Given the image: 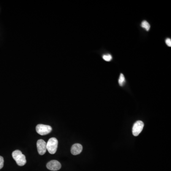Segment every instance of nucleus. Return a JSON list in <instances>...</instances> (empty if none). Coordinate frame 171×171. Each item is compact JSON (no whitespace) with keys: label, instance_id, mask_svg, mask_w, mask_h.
<instances>
[{"label":"nucleus","instance_id":"nucleus-1","mask_svg":"<svg viewBox=\"0 0 171 171\" xmlns=\"http://www.w3.org/2000/svg\"><path fill=\"white\" fill-rule=\"evenodd\" d=\"M12 156L18 166H22L26 164V157L20 150H17L12 152Z\"/></svg>","mask_w":171,"mask_h":171},{"label":"nucleus","instance_id":"nucleus-2","mask_svg":"<svg viewBox=\"0 0 171 171\" xmlns=\"http://www.w3.org/2000/svg\"><path fill=\"white\" fill-rule=\"evenodd\" d=\"M58 145V141L56 138L52 137L49 139L47 143L46 148L50 154L56 153Z\"/></svg>","mask_w":171,"mask_h":171},{"label":"nucleus","instance_id":"nucleus-3","mask_svg":"<svg viewBox=\"0 0 171 171\" xmlns=\"http://www.w3.org/2000/svg\"><path fill=\"white\" fill-rule=\"evenodd\" d=\"M37 133L41 136H45L52 132V128L48 125L39 124L36 128Z\"/></svg>","mask_w":171,"mask_h":171},{"label":"nucleus","instance_id":"nucleus-4","mask_svg":"<svg viewBox=\"0 0 171 171\" xmlns=\"http://www.w3.org/2000/svg\"><path fill=\"white\" fill-rule=\"evenodd\" d=\"M144 126V124L142 121H136L133 126V130H132L133 135L136 136H138L142 130Z\"/></svg>","mask_w":171,"mask_h":171},{"label":"nucleus","instance_id":"nucleus-5","mask_svg":"<svg viewBox=\"0 0 171 171\" xmlns=\"http://www.w3.org/2000/svg\"><path fill=\"white\" fill-rule=\"evenodd\" d=\"M47 143L42 139H39L37 141V147L38 153L40 155H43L47 151Z\"/></svg>","mask_w":171,"mask_h":171},{"label":"nucleus","instance_id":"nucleus-6","mask_svg":"<svg viewBox=\"0 0 171 171\" xmlns=\"http://www.w3.org/2000/svg\"><path fill=\"white\" fill-rule=\"evenodd\" d=\"M47 168L51 171H56L60 170L61 168V165L60 163L58 161H50L47 164Z\"/></svg>","mask_w":171,"mask_h":171},{"label":"nucleus","instance_id":"nucleus-7","mask_svg":"<svg viewBox=\"0 0 171 171\" xmlns=\"http://www.w3.org/2000/svg\"><path fill=\"white\" fill-rule=\"evenodd\" d=\"M83 147L79 144H75L72 145L71 148V152L73 155H79L81 153Z\"/></svg>","mask_w":171,"mask_h":171},{"label":"nucleus","instance_id":"nucleus-8","mask_svg":"<svg viewBox=\"0 0 171 171\" xmlns=\"http://www.w3.org/2000/svg\"><path fill=\"white\" fill-rule=\"evenodd\" d=\"M141 27L145 29V30L147 31H149L150 27H151L149 23H148V22L146 20H144L142 22Z\"/></svg>","mask_w":171,"mask_h":171},{"label":"nucleus","instance_id":"nucleus-9","mask_svg":"<svg viewBox=\"0 0 171 171\" xmlns=\"http://www.w3.org/2000/svg\"><path fill=\"white\" fill-rule=\"evenodd\" d=\"M125 82V77L124 75L121 73L120 75L119 78L118 79V83L120 86H123Z\"/></svg>","mask_w":171,"mask_h":171},{"label":"nucleus","instance_id":"nucleus-10","mask_svg":"<svg viewBox=\"0 0 171 171\" xmlns=\"http://www.w3.org/2000/svg\"><path fill=\"white\" fill-rule=\"evenodd\" d=\"M103 58L106 61H110L112 59V57L110 54L104 55L103 56Z\"/></svg>","mask_w":171,"mask_h":171},{"label":"nucleus","instance_id":"nucleus-11","mask_svg":"<svg viewBox=\"0 0 171 171\" xmlns=\"http://www.w3.org/2000/svg\"><path fill=\"white\" fill-rule=\"evenodd\" d=\"M4 165V159L2 156H0V170L3 168Z\"/></svg>","mask_w":171,"mask_h":171},{"label":"nucleus","instance_id":"nucleus-12","mask_svg":"<svg viewBox=\"0 0 171 171\" xmlns=\"http://www.w3.org/2000/svg\"><path fill=\"white\" fill-rule=\"evenodd\" d=\"M166 43L167 46L169 47H171V39L169 38H167L166 39Z\"/></svg>","mask_w":171,"mask_h":171}]
</instances>
